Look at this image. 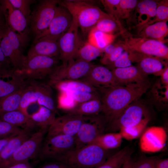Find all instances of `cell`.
I'll return each instance as SVG.
<instances>
[{
	"label": "cell",
	"mask_w": 168,
	"mask_h": 168,
	"mask_svg": "<svg viewBox=\"0 0 168 168\" xmlns=\"http://www.w3.org/2000/svg\"><path fill=\"white\" fill-rule=\"evenodd\" d=\"M149 84L147 81L97 89L105 121L110 123L116 119L128 106L146 92Z\"/></svg>",
	"instance_id": "obj_1"
},
{
	"label": "cell",
	"mask_w": 168,
	"mask_h": 168,
	"mask_svg": "<svg viewBox=\"0 0 168 168\" xmlns=\"http://www.w3.org/2000/svg\"><path fill=\"white\" fill-rule=\"evenodd\" d=\"M58 4L65 7L69 11L72 17L76 20L78 28H80L84 35H88L91 30L100 20L105 18H111L89 1L59 0Z\"/></svg>",
	"instance_id": "obj_2"
},
{
	"label": "cell",
	"mask_w": 168,
	"mask_h": 168,
	"mask_svg": "<svg viewBox=\"0 0 168 168\" xmlns=\"http://www.w3.org/2000/svg\"><path fill=\"white\" fill-rule=\"evenodd\" d=\"M106 151L96 144L90 143L71 150L54 160L64 162L71 168H95L109 157Z\"/></svg>",
	"instance_id": "obj_3"
},
{
	"label": "cell",
	"mask_w": 168,
	"mask_h": 168,
	"mask_svg": "<svg viewBox=\"0 0 168 168\" xmlns=\"http://www.w3.org/2000/svg\"><path fill=\"white\" fill-rule=\"evenodd\" d=\"M26 44L6 22L0 28V48L15 71L20 70L23 67L26 58L23 49Z\"/></svg>",
	"instance_id": "obj_4"
},
{
	"label": "cell",
	"mask_w": 168,
	"mask_h": 168,
	"mask_svg": "<svg viewBox=\"0 0 168 168\" xmlns=\"http://www.w3.org/2000/svg\"><path fill=\"white\" fill-rule=\"evenodd\" d=\"M120 34L124 40L122 42L124 50L168 60V48L164 43L136 36L128 31L124 27L120 30Z\"/></svg>",
	"instance_id": "obj_5"
},
{
	"label": "cell",
	"mask_w": 168,
	"mask_h": 168,
	"mask_svg": "<svg viewBox=\"0 0 168 168\" xmlns=\"http://www.w3.org/2000/svg\"><path fill=\"white\" fill-rule=\"evenodd\" d=\"M49 84L28 80L22 94L19 110L28 114L26 109L32 103L37 102L56 113L57 110L53 96L52 88Z\"/></svg>",
	"instance_id": "obj_6"
},
{
	"label": "cell",
	"mask_w": 168,
	"mask_h": 168,
	"mask_svg": "<svg viewBox=\"0 0 168 168\" xmlns=\"http://www.w3.org/2000/svg\"><path fill=\"white\" fill-rule=\"evenodd\" d=\"M59 60L57 58L44 56L26 57L22 68L15 72L26 79L37 80L49 78L58 66Z\"/></svg>",
	"instance_id": "obj_7"
},
{
	"label": "cell",
	"mask_w": 168,
	"mask_h": 168,
	"mask_svg": "<svg viewBox=\"0 0 168 168\" xmlns=\"http://www.w3.org/2000/svg\"><path fill=\"white\" fill-rule=\"evenodd\" d=\"M46 132L40 129L34 132L18 147L9 159L0 164V168H4L20 163L28 161L39 156Z\"/></svg>",
	"instance_id": "obj_8"
},
{
	"label": "cell",
	"mask_w": 168,
	"mask_h": 168,
	"mask_svg": "<svg viewBox=\"0 0 168 168\" xmlns=\"http://www.w3.org/2000/svg\"><path fill=\"white\" fill-rule=\"evenodd\" d=\"M58 1L40 0L31 12L28 24L30 32L34 35V39L48 28L54 16Z\"/></svg>",
	"instance_id": "obj_9"
},
{
	"label": "cell",
	"mask_w": 168,
	"mask_h": 168,
	"mask_svg": "<svg viewBox=\"0 0 168 168\" xmlns=\"http://www.w3.org/2000/svg\"><path fill=\"white\" fill-rule=\"evenodd\" d=\"M75 147L74 136L64 135L46 136L38 156L41 160H55L74 149Z\"/></svg>",
	"instance_id": "obj_10"
},
{
	"label": "cell",
	"mask_w": 168,
	"mask_h": 168,
	"mask_svg": "<svg viewBox=\"0 0 168 168\" xmlns=\"http://www.w3.org/2000/svg\"><path fill=\"white\" fill-rule=\"evenodd\" d=\"M78 28L76 20L73 17L72 22L69 29L58 40L59 50L58 59L62 61V64L66 65L74 59L82 43L79 37Z\"/></svg>",
	"instance_id": "obj_11"
},
{
	"label": "cell",
	"mask_w": 168,
	"mask_h": 168,
	"mask_svg": "<svg viewBox=\"0 0 168 168\" xmlns=\"http://www.w3.org/2000/svg\"><path fill=\"white\" fill-rule=\"evenodd\" d=\"M93 65L91 62L73 59L66 65L58 66L49 77V82L80 79L87 74Z\"/></svg>",
	"instance_id": "obj_12"
},
{
	"label": "cell",
	"mask_w": 168,
	"mask_h": 168,
	"mask_svg": "<svg viewBox=\"0 0 168 168\" xmlns=\"http://www.w3.org/2000/svg\"><path fill=\"white\" fill-rule=\"evenodd\" d=\"M147 111L144 104L139 99L128 106L115 119L110 123L109 128L115 131L135 125L146 117Z\"/></svg>",
	"instance_id": "obj_13"
},
{
	"label": "cell",
	"mask_w": 168,
	"mask_h": 168,
	"mask_svg": "<svg viewBox=\"0 0 168 168\" xmlns=\"http://www.w3.org/2000/svg\"><path fill=\"white\" fill-rule=\"evenodd\" d=\"M104 119L97 115L87 116L75 137V148L79 149L90 143L103 134Z\"/></svg>",
	"instance_id": "obj_14"
},
{
	"label": "cell",
	"mask_w": 168,
	"mask_h": 168,
	"mask_svg": "<svg viewBox=\"0 0 168 168\" xmlns=\"http://www.w3.org/2000/svg\"><path fill=\"white\" fill-rule=\"evenodd\" d=\"M0 3L7 24L27 44L30 32L26 17L20 11L14 7L8 0H0Z\"/></svg>",
	"instance_id": "obj_15"
},
{
	"label": "cell",
	"mask_w": 168,
	"mask_h": 168,
	"mask_svg": "<svg viewBox=\"0 0 168 168\" xmlns=\"http://www.w3.org/2000/svg\"><path fill=\"white\" fill-rule=\"evenodd\" d=\"M87 117L67 114L56 117L48 128L47 136L64 135L74 137Z\"/></svg>",
	"instance_id": "obj_16"
},
{
	"label": "cell",
	"mask_w": 168,
	"mask_h": 168,
	"mask_svg": "<svg viewBox=\"0 0 168 168\" xmlns=\"http://www.w3.org/2000/svg\"><path fill=\"white\" fill-rule=\"evenodd\" d=\"M143 132L139 142L142 151L145 152H155L164 147L167 140V135L164 128L159 126H151Z\"/></svg>",
	"instance_id": "obj_17"
},
{
	"label": "cell",
	"mask_w": 168,
	"mask_h": 168,
	"mask_svg": "<svg viewBox=\"0 0 168 168\" xmlns=\"http://www.w3.org/2000/svg\"><path fill=\"white\" fill-rule=\"evenodd\" d=\"M72 21L73 17L69 11L65 7L58 4L54 16L47 29L34 40L44 36L58 39L69 29Z\"/></svg>",
	"instance_id": "obj_18"
},
{
	"label": "cell",
	"mask_w": 168,
	"mask_h": 168,
	"mask_svg": "<svg viewBox=\"0 0 168 168\" xmlns=\"http://www.w3.org/2000/svg\"><path fill=\"white\" fill-rule=\"evenodd\" d=\"M80 79L97 89L122 86L117 81L110 70L100 65L94 64L87 74Z\"/></svg>",
	"instance_id": "obj_19"
},
{
	"label": "cell",
	"mask_w": 168,
	"mask_h": 168,
	"mask_svg": "<svg viewBox=\"0 0 168 168\" xmlns=\"http://www.w3.org/2000/svg\"><path fill=\"white\" fill-rule=\"evenodd\" d=\"M58 40L54 37L44 36L34 40L26 57L44 56L58 59L59 50Z\"/></svg>",
	"instance_id": "obj_20"
},
{
	"label": "cell",
	"mask_w": 168,
	"mask_h": 168,
	"mask_svg": "<svg viewBox=\"0 0 168 168\" xmlns=\"http://www.w3.org/2000/svg\"><path fill=\"white\" fill-rule=\"evenodd\" d=\"M157 1L143 0L138 1L131 21H134L133 27H141L154 18L157 6Z\"/></svg>",
	"instance_id": "obj_21"
},
{
	"label": "cell",
	"mask_w": 168,
	"mask_h": 168,
	"mask_svg": "<svg viewBox=\"0 0 168 168\" xmlns=\"http://www.w3.org/2000/svg\"><path fill=\"white\" fill-rule=\"evenodd\" d=\"M111 70L117 81L122 86L147 81V76L144 74L137 66L132 65L115 68Z\"/></svg>",
	"instance_id": "obj_22"
},
{
	"label": "cell",
	"mask_w": 168,
	"mask_h": 168,
	"mask_svg": "<svg viewBox=\"0 0 168 168\" xmlns=\"http://www.w3.org/2000/svg\"><path fill=\"white\" fill-rule=\"evenodd\" d=\"M27 79L14 70L0 75V98L18 90L26 83Z\"/></svg>",
	"instance_id": "obj_23"
},
{
	"label": "cell",
	"mask_w": 168,
	"mask_h": 168,
	"mask_svg": "<svg viewBox=\"0 0 168 168\" xmlns=\"http://www.w3.org/2000/svg\"><path fill=\"white\" fill-rule=\"evenodd\" d=\"M0 119L32 132L38 128L29 115L19 110L0 115Z\"/></svg>",
	"instance_id": "obj_24"
},
{
	"label": "cell",
	"mask_w": 168,
	"mask_h": 168,
	"mask_svg": "<svg viewBox=\"0 0 168 168\" xmlns=\"http://www.w3.org/2000/svg\"><path fill=\"white\" fill-rule=\"evenodd\" d=\"M49 84L51 86L54 85L59 91L64 92L76 91L99 94L96 88L87 82L81 79L64 80L50 82Z\"/></svg>",
	"instance_id": "obj_25"
},
{
	"label": "cell",
	"mask_w": 168,
	"mask_h": 168,
	"mask_svg": "<svg viewBox=\"0 0 168 168\" xmlns=\"http://www.w3.org/2000/svg\"><path fill=\"white\" fill-rule=\"evenodd\" d=\"M167 22V21H161L147 26L139 30L137 35H134L165 43L166 42L165 38L168 34Z\"/></svg>",
	"instance_id": "obj_26"
},
{
	"label": "cell",
	"mask_w": 168,
	"mask_h": 168,
	"mask_svg": "<svg viewBox=\"0 0 168 168\" xmlns=\"http://www.w3.org/2000/svg\"><path fill=\"white\" fill-rule=\"evenodd\" d=\"M164 60L157 57L147 56L138 63L137 66L146 76L152 74L160 76L168 67L167 63Z\"/></svg>",
	"instance_id": "obj_27"
},
{
	"label": "cell",
	"mask_w": 168,
	"mask_h": 168,
	"mask_svg": "<svg viewBox=\"0 0 168 168\" xmlns=\"http://www.w3.org/2000/svg\"><path fill=\"white\" fill-rule=\"evenodd\" d=\"M102 111V105L100 99L77 103L65 110L67 114L85 116L97 115Z\"/></svg>",
	"instance_id": "obj_28"
},
{
	"label": "cell",
	"mask_w": 168,
	"mask_h": 168,
	"mask_svg": "<svg viewBox=\"0 0 168 168\" xmlns=\"http://www.w3.org/2000/svg\"><path fill=\"white\" fill-rule=\"evenodd\" d=\"M33 133L23 129L20 132L12 138L5 147L0 152V164L11 157L18 147Z\"/></svg>",
	"instance_id": "obj_29"
},
{
	"label": "cell",
	"mask_w": 168,
	"mask_h": 168,
	"mask_svg": "<svg viewBox=\"0 0 168 168\" xmlns=\"http://www.w3.org/2000/svg\"><path fill=\"white\" fill-rule=\"evenodd\" d=\"M27 82L28 80L25 84L18 90L0 98V116L19 110L22 96Z\"/></svg>",
	"instance_id": "obj_30"
},
{
	"label": "cell",
	"mask_w": 168,
	"mask_h": 168,
	"mask_svg": "<svg viewBox=\"0 0 168 168\" xmlns=\"http://www.w3.org/2000/svg\"><path fill=\"white\" fill-rule=\"evenodd\" d=\"M56 114L48 108L41 106L37 112L30 116L39 129L46 132L55 119Z\"/></svg>",
	"instance_id": "obj_31"
},
{
	"label": "cell",
	"mask_w": 168,
	"mask_h": 168,
	"mask_svg": "<svg viewBox=\"0 0 168 168\" xmlns=\"http://www.w3.org/2000/svg\"><path fill=\"white\" fill-rule=\"evenodd\" d=\"M117 36L118 34H108L92 28L88 34L87 42L103 51Z\"/></svg>",
	"instance_id": "obj_32"
},
{
	"label": "cell",
	"mask_w": 168,
	"mask_h": 168,
	"mask_svg": "<svg viewBox=\"0 0 168 168\" xmlns=\"http://www.w3.org/2000/svg\"><path fill=\"white\" fill-rule=\"evenodd\" d=\"M122 139L123 138L119 132L103 133L90 143L96 144L107 151L119 147L121 144Z\"/></svg>",
	"instance_id": "obj_33"
},
{
	"label": "cell",
	"mask_w": 168,
	"mask_h": 168,
	"mask_svg": "<svg viewBox=\"0 0 168 168\" xmlns=\"http://www.w3.org/2000/svg\"><path fill=\"white\" fill-rule=\"evenodd\" d=\"M102 52V50L87 41L82 43L75 55L74 59L91 62L100 56Z\"/></svg>",
	"instance_id": "obj_34"
},
{
	"label": "cell",
	"mask_w": 168,
	"mask_h": 168,
	"mask_svg": "<svg viewBox=\"0 0 168 168\" xmlns=\"http://www.w3.org/2000/svg\"><path fill=\"white\" fill-rule=\"evenodd\" d=\"M130 154L129 149L125 147L109 157L103 163L95 168H121Z\"/></svg>",
	"instance_id": "obj_35"
},
{
	"label": "cell",
	"mask_w": 168,
	"mask_h": 168,
	"mask_svg": "<svg viewBox=\"0 0 168 168\" xmlns=\"http://www.w3.org/2000/svg\"><path fill=\"white\" fill-rule=\"evenodd\" d=\"M148 116L138 124L128 127L122 128L119 129V133L123 138L130 140L135 139L141 135L149 121Z\"/></svg>",
	"instance_id": "obj_36"
},
{
	"label": "cell",
	"mask_w": 168,
	"mask_h": 168,
	"mask_svg": "<svg viewBox=\"0 0 168 168\" xmlns=\"http://www.w3.org/2000/svg\"><path fill=\"white\" fill-rule=\"evenodd\" d=\"M107 14L119 24L121 28L124 26L120 17V0H101L100 1Z\"/></svg>",
	"instance_id": "obj_37"
},
{
	"label": "cell",
	"mask_w": 168,
	"mask_h": 168,
	"mask_svg": "<svg viewBox=\"0 0 168 168\" xmlns=\"http://www.w3.org/2000/svg\"><path fill=\"white\" fill-rule=\"evenodd\" d=\"M95 30L110 34H114V33L123 28L111 18H105L99 21L92 28Z\"/></svg>",
	"instance_id": "obj_38"
},
{
	"label": "cell",
	"mask_w": 168,
	"mask_h": 168,
	"mask_svg": "<svg viewBox=\"0 0 168 168\" xmlns=\"http://www.w3.org/2000/svg\"><path fill=\"white\" fill-rule=\"evenodd\" d=\"M168 20V1H158L155 15L153 19L144 25L137 28L139 30L144 27L154 23Z\"/></svg>",
	"instance_id": "obj_39"
},
{
	"label": "cell",
	"mask_w": 168,
	"mask_h": 168,
	"mask_svg": "<svg viewBox=\"0 0 168 168\" xmlns=\"http://www.w3.org/2000/svg\"><path fill=\"white\" fill-rule=\"evenodd\" d=\"M138 1L137 0H120V6L121 20H125L127 22L131 21Z\"/></svg>",
	"instance_id": "obj_40"
},
{
	"label": "cell",
	"mask_w": 168,
	"mask_h": 168,
	"mask_svg": "<svg viewBox=\"0 0 168 168\" xmlns=\"http://www.w3.org/2000/svg\"><path fill=\"white\" fill-rule=\"evenodd\" d=\"M8 0L14 7L19 10L24 15L29 23L31 13L30 6L36 1L33 0Z\"/></svg>",
	"instance_id": "obj_41"
},
{
	"label": "cell",
	"mask_w": 168,
	"mask_h": 168,
	"mask_svg": "<svg viewBox=\"0 0 168 168\" xmlns=\"http://www.w3.org/2000/svg\"><path fill=\"white\" fill-rule=\"evenodd\" d=\"M75 102L82 103L91 100L100 99L99 94L85 92L70 91L67 93Z\"/></svg>",
	"instance_id": "obj_42"
},
{
	"label": "cell",
	"mask_w": 168,
	"mask_h": 168,
	"mask_svg": "<svg viewBox=\"0 0 168 168\" xmlns=\"http://www.w3.org/2000/svg\"><path fill=\"white\" fill-rule=\"evenodd\" d=\"M132 63L129 51L124 50L116 60L106 67L111 70L115 68L131 66L133 65Z\"/></svg>",
	"instance_id": "obj_43"
},
{
	"label": "cell",
	"mask_w": 168,
	"mask_h": 168,
	"mask_svg": "<svg viewBox=\"0 0 168 168\" xmlns=\"http://www.w3.org/2000/svg\"><path fill=\"white\" fill-rule=\"evenodd\" d=\"M22 129L20 128L0 119V139L17 134Z\"/></svg>",
	"instance_id": "obj_44"
},
{
	"label": "cell",
	"mask_w": 168,
	"mask_h": 168,
	"mask_svg": "<svg viewBox=\"0 0 168 168\" xmlns=\"http://www.w3.org/2000/svg\"><path fill=\"white\" fill-rule=\"evenodd\" d=\"M124 50L122 41L117 43L116 47L113 52L108 55H103L100 59L102 64L107 66L116 60Z\"/></svg>",
	"instance_id": "obj_45"
},
{
	"label": "cell",
	"mask_w": 168,
	"mask_h": 168,
	"mask_svg": "<svg viewBox=\"0 0 168 168\" xmlns=\"http://www.w3.org/2000/svg\"><path fill=\"white\" fill-rule=\"evenodd\" d=\"M154 157H144L134 162L133 168H155L156 161Z\"/></svg>",
	"instance_id": "obj_46"
},
{
	"label": "cell",
	"mask_w": 168,
	"mask_h": 168,
	"mask_svg": "<svg viewBox=\"0 0 168 168\" xmlns=\"http://www.w3.org/2000/svg\"><path fill=\"white\" fill-rule=\"evenodd\" d=\"M13 70L0 47V75L9 72Z\"/></svg>",
	"instance_id": "obj_47"
},
{
	"label": "cell",
	"mask_w": 168,
	"mask_h": 168,
	"mask_svg": "<svg viewBox=\"0 0 168 168\" xmlns=\"http://www.w3.org/2000/svg\"><path fill=\"white\" fill-rule=\"evenodd\" d=\"M54 160L45 163L38 168H71L64 162Z\"/></svg>",
	"instance_id": "obj_48"
},
{
	"label": "cell",
	"mask_w": 168,
	"mask_h": 168,
	"mask_svg": "<svg viewBox=\"0 0 168 168\" xmlns=\"http://www.w3.org/2000/svg\"><path fill=\"white\" fill-rule=\"evenodd\" d=\"M155 168H168V159H157L156 163Z\"/></svg>",
	"instance_id": "obj_49"
},
{
	"label": "cell",
	"mask_w": 168,
	"mask_h": 168,
	"mask_svg": "<svg viewBox=\"0 0 168 168\" xmlns=\"http://www.w3.org/2000/svg\"><path fill=\"white\" fill-rule=\"evenodd\" d=\"M160 80V82L165 86L168 85V67H167L161 74Z\"/></svg>",
	"instance_id": "obj_50"
},
{
	"label": "cell",
	"mask_w": 168,
	"mask_h": 168,
	"mask_svg": "<svg viewBox=\"0 0 168 168\" xmlns=\"http://www.w3.org/2000/svg\"><path fill=\"white\" fill-rule=\"evenodd\" d=\"M4 168H31L28 161L18 163Z\"/></svg>",
	"instance_id": "obj_51"
},
{
	"label": "cell",
	"mask_w": 168,
	"mask_h": 168,
	"mask_svg": "<svg viewBox=\"0 0 168 168\" xmlns=\"http://www.w3.org/2000/svg\"><path fill=\"white\" fill-rule=\"evenodd\" d=\"M17 134L12 135L7 137L0 139V152L7 145L10 139Z\"/></svg>",
	"instance_id": "obj_52"
},
{
	"label": "cell",
	"mask_w": 168,
	"mask_h": 168,
	"mask_svg": "<svg viewBox=\"0 0 168 168\" xmlns=\"http://www.w3.org/2000/svg\"><path fill=\"white\" fill-rule=\"evenodd\" d=\"M134 162L130 156L126 160L121 168H133Z\"/></svg>",
	"instance_id": "obj_53"
},
{
	"label": "cell",
	"mask_w": 168,
	"mask_h": 168,
	"mask_svg": "<svg viewBox=\"0 0 168 168\" xmlns=\"http://www.w3.org/2000/svg\"><path fill=\"white\" fill-rule=\"evenodd\" d=\"M5 22L3 10L0 3V27L4 25Z\"/></svg>",
	"instance_id": "obj_54"
}]
</instances>
